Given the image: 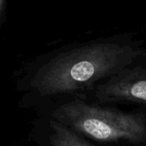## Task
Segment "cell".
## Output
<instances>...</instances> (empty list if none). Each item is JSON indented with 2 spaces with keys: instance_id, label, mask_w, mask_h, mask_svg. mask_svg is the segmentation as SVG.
Masks as SVG:
<instances>
[{
  "instance_id": "cell-1",
  "label": "cell",
  "mask_w": 146,
  "mask_h": 146,
  "mask_svg": "<svg viewBox=\"0 0 146 146\" xmlns=\"http://www.w3.org/2000/svg\"><path fill=\"white\" fill-rule=\"evenodd\" d=\"M133 33H118L62 52L42 66L31 86L42 96L74 93L130 66L145 48Z\"/></svg>"
},
{
  "instance_id": "cell-2",
  "label": "cell",
  "mask_w": 146,
  "mask_h": 146,
  "mask_svg": "<svg viewBox=\"0 0 146 146\" xmlns=\"http://www.w3.org/2000/svg\"><path fill=\"white\" fill-rule=\"evenodd\" d=\"M54 120L76 133L104 143H146V118L140 114L73 101L58 107Z\"/></svg>"
},
{
  "instance_id": "cell-3",
  "label": "cell",
  "mask_w": 146,
  "mask_h": 146,
  "mask_svg": "<svg viewBox=\"0 0 146 146\" xmlns=\"http://www.w3.org/2000/svg\"><path fill=\"white\" fill-rule=\"evenodd\" d=\"M132 65V64H131ZM131 65L98 87L100 102L128 101L146 104V68Z\"/></svg>"
},
{
  "instance_id": "cell-4",
  "label": "cell",
  "mask_w": 146,
  "mask_h": 146,
  "mask_svg": "<svg viewBox=\"0 0 146 146\" xmlns=\"http://www.w3.org/2000/svg\"><path fill=\"white\" fill-rule=\"evenodd\" d=\"M51 134L50 142L51 146H92L68 127L53 120L50 122Z\"/></svg>"
},
{
  "instance_id": "cell-5",
  "label": "cell",
  "mask_w": 146,
  "mask_h": 146,
  "mask_svg": "<svg viewBox=\"0 0 146 146\" xmlns=\"http://www.w3.org/2000/svg\"><path fill=\"white\" fill-rule=\"evenodd\" d=\"M4 3H5V0H0V15L2 14V11H3V6H4Z\"/></svg>"
}]
</instances>
